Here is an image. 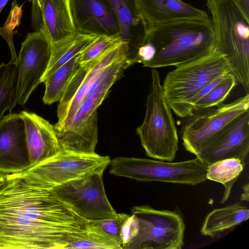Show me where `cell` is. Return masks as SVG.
Returning a JSON list of instances; mask_svg holds the SVG:
<instances>
[{"mask_svg": "<svg viewBox=\"0 0 249 249\" xmlns=\"http://www.w3.org/2000/svg\"><path fill=\"white\" fill-rule=\"evenodd\" d=\"M88 222L20 173L0 190V249H67Z\"/></svg>", "mask_w": 249, "mask_h": 249, "instance_id": "1", "label": "cell"}, {"mask_svg": "<svg viewBox=\"0 0 249 249\" xmlns=\"http://www.w3.org/2000/svg\"><path fill=\"white\" fill-rule=\"evenodd\" d=\"M146 40L153 45L156 54L143 66L152 69L185 65L215 50L209 18L178 20L148 28Z\"/></svg>", "mask_w": 249, "mask_h": 249, "instance_id": "2", "label": "cell"}, {"mask_svg": "<svg viewBox=\"0 0 249 249\" xmlns=\"http://www.w3.org/2000/svg\"><path fill=\"white\" fill-rule=\"evenodd\" d=\"M215 50L227 59L238 84L249 90V13L237 0H206Z\"/></svg>", "mask_w": 249, "mask_h": 249, "instance_id": "3", "label": "cell"}, {"mask_svg": "<svg viewBox=\"0 0 249 249\" xmlns=\"http://www.w3.org/2000/svg\"><path fill=\"white\" fill-rule=\"evenodd\" d=\"M128 58L110 65L95 90L79 107L71 122L56 131L62 149L79 153H95L98 142L97 109L107 98L112 85L131 65Z\"/></svg>", "mask_w": 249, "mask_h": 249, "instance_id": "4", "label": "cell"}, {"mask_svg": "<svg viewBox=\"0 0 249 249\" xmlns=\"http://www.w3.org/2000/svg\"><path fill=\"white\" fill-rule=\"evenodd\" d=\"M151 78L145 117L136 131L147 156L172 161L178 150L177 129L156 69L152 70Z\"/></svg>", "mask_w": 249, "mask_h": 249, "instance_id": "5", "label": "cell"}, {"mask_svg": "<svg viewBox=\"0 0 249 249\" xmlns=\"http://www.w3.org/2000/svg\"><path fill=\"white\" fill-rule=\"evenodd\" d=\"M109 172L140 181H160L196 185L207 180L208 166L198 158L172 162L134 157L111 160Z\"/></svg>", "mask_w": 249, "mask_h": 249, "instance_id": "6", "label": "cell"}, {"mask_svg": "<svg viewBox=\"0 0 249 249\" xmlns=\"http://www.w3.org/2000/svg\"><path fill=\"white\" fill-rule=\"evenodd\" d=\"M231 73L225 56L215 50L209 55L169 72L162 85L171 109L179 116L184 105L214 79Z\"/></svg>", "mask_w": 249, "mask_h": 249, "instance_id": "7", "label": "cell"}, {"mask_svg": "<svg viewBox=\"0 0 249 249\" xmlns=\"http://www.w3.org/2000/svg\"><path fill=\"white\" fill-rule=\"evenodd\" d=\"M111 160L96 153H79L61 149L55 155L20 173L26 182L46 190L86 175L107 168Z\"/></svg>", "mask_w": 249, "mask_h": 249, "instance_id": "8", "label": "cell"}, {"mask_svg": "<svg viewBox=\"0 0 249 249\" xmlns=\"http://www.w3.org/2000/svg\"><path fill=\"white\" fill-rule=\"evenodd\" d=\"M137 218L136 236L125 249H181L184 245L185 224L175 211L156 210L150 206L133 207Z\"/></svg>", "mask_w": 249, "mask_h": 249, "instance_id": "9", "label": "cell"}, {"mask_svg": "<svg viewBox=\"0 0 249 249\" xmlns=\"http://www.w3.org/2000/svg\"><path fill=\"white\" fill-rule=\"evenodd\" d=\"M106 169L99 168L50 190L87 221L114 218L117 213L108 200L103 183Z\"/></svg>", "mask_w": 249, "mask_h": 249, "instance_id": "10", "label": "cell"}, {"mask_svg": "<svg viewBox=\"0 0 249 249\" xmlns=\"http://www.w3.org/2000/svg\"><path fill=\"white\" fill-rule=\"evenodd\" d=\"M249 108V94L246 93L230 103L194 110L191 115L184 117L180 130L185 149L196 156L214 134Z\"/></svg>", "mask_w": 249, "mask_h": 249, "instance_id": "11", "label": "cell"}, {"mask_svg": "<svg viewBox=\"0 0 249 249\" xmlns=\"http://www.w3.org/2000/svg\"><path fill=\"white\" fill-rule=\"evenodd\" d=\"M52 42L41 31L29 33L21 44L17 58L16 99L24 105L41 83L50 60Z\"/></svg>", "mask_w": 249, "mask_h": 249, "instance_id": "12", "label": "cell"}, {"mask_svg": "<svg viewBox=\"0 0 249 249\" xmlns=\"http://www.w3.org/2000/svg\"><path fill=\"white\" fill-rule=\"evenodd\" d=\"M249 152V110L242 113L214 134L196 156L204 164L226 159L245 162Z\"/></svg>", "mask_w": 249, "mask_h": 249, "instance_id": "13", "label": "cell"}, {"mask_svg": "<svg viewBox=\"0 0 249 249\" xmlns=\"http://www.w3.org/2000/svg\"><path fill=\"white\" fill-rule=\"evenodd\" d=\"M31 167L23 120L9 113L0 121V172L20 173Z\"/></svg>", "mask_w": 249, "mask_h": 249, "instance_id": "14", "label": "cell"}, {"mask_svg": "<svg viewBox=\"0 0 249 249\" xmlns=\"http://www.w3.org/2000/svg\"><path fill=\"white\" fill-rule=\"evenodd\" d=\"M70 2L76 33L100 36L120 35L118 19L104 0H70Z\"/></svg>", "mask_w": 249, "mask_h": 249, "instance_id": "15", "label": "cell"}, {"mask_svg": "<svg viewBox=\"0 0 249 249\" xmlns=\"http://www.w3.org/2000/svg\"><path fill=\"white\" fill-rule=\"evenodd\" d=\"M20 114L24 123L31 167L62 149L54 126L49 121L33 112L22 111Z\"/></svg>", "mask_w": 249, "mask_h": 249, "instance_id": "16", "label": "cell"}, {"mask_svg": "<svg viewBox=\"0 0 249 249\" xmlns=\"http://www.w3.org/2000/svg\"><path fill=\"white\" fill-rule=\"evenodd\" d=\"M147 28L185 19L209 18L203 10L181 0H137Z\"/></svg>", "mask_w": 249, "mask_h": 249, "instance_id": "17", "label": "cell"}, {"mask_svg": "<svg viewBox=\"0 0 249 249\" xmlns=\"http://www.w3.org/2000/svg\"><path fill=\"white\" fill-rule=\"evenodd\" d=\"M115 14L120 27V35L128 43L130 57L146 39L147 27L137 0H104Z\"/></svg>", "mask_w": 249, "mask_h": 249, "instance_id": "18", "label": "cell"}, {"mask_svg": "<svg viewBox=\"0 0 249 249\" xmlns=\"http://www.w3.org/2000/svg\"><path fill=\"white\" fill-rule=\"evenodd\" d=\"M41 14L43 32L52 43L75 34L70 0H42Z\"/></svg>", "mask_w": 249, "mask_h": 249, "instance_id": "19", "label": "cell"}, {"mask_svg": "<svg viewBox=\"0 0 249 249\" xmlns=\"http://www.w3.org/2000/svg\"><path fill=\"white\" fill-rule=\"evenodd\" d=\"M249 218V209L235 203L213 210L205 217L201 233L212 238L220 237L223 232L231 229Z\"/></svg>", "mask_w": 249, "mask_h": 249, "instance_id": "20", "label": "cell"}, {"mask_svg": "<svg viewBox=\"0 0 249 249\" xmlns=\"http://www.w3.org/2000/svg\"><path fill=\"white\" fill-rule=\"evenodd\" d=\"M100 36L76 33L71 36L52 43L50 60L41 79V83L58 68L89 47Z\"/></svg>", "mask_w": 249, "mask_h": 249, "instance_id": "21", "label": "cell"}, {"mask_svg": "<svg viewBox=\"0 0 249 249\" xmlns=\"http://www.w3.org/2000/svg\"><path fill=\"white\" fill-rule=\"evenodd\" d=\"M246 162L238 159L229 158L217 161L207 168L206 178L223 184L225 188L221 203L229 198L231 188L242 172Z\"/></svg>", "mask_w": 249, "mask_h": 249, "instance_id": "22", "label": "cell"}, {"mask_svg": "<svg viewBox=\"0 0 249 249\" xmlns=\"http://www.w3.org/2000/svg\"><path fill=\"white\" fill-rule=\"evenodd\" d=\"M77 57L60 67L44 81L45 90L43 101L45 104L51 105L60 100L68 83L79 66Z\"/></svg>", "mask_w": 249, "mask_h": 249, "instance_id": "23", "label": "cell"}, {"mask_svg": "<svg viewBox=\"0 0 249 249\" xmlns=\"http://www.w3.org/2000/svg\"><path fill=\"white\" fill-rule=\"evenodd\" d=\"M122 249L121 244L104 232L92 221L79 232L67 249Z\"/></svg>", "mask_w": 249, "mask_h": 249, "instance_id": "24", "label": "cell"}, {"mask_svg": "<svg viewBox=\"0 0 249 249\" xmlns=\"http://www.w3.org/2000/svg\"><path fill=\"white\" fill-rule=\"evenodd\" d=\"M17 63L10 61L0 65V121L6 110L11 113L17 104Z\"/></svg>", "mask_w": 249, "mask_h": 249, "instance_id": "25", "label": "cell"}, {"mask_svg": "<svg viewBox=\"0 0 249 249\" xmlns=\"http://www.w3.org/2000/svg\"><path fill=\"white\" fill-rule=\"evenodd\" d=\"M237 84L234 76L231 73L228 74L221 82L194 105L193 110L214 107L223 103Z\"/></svg>", "mask_w": 249, "mask_h": 249, "instance_id": "26", "label": "cell"}, {"mask_svg": "<svg viewBox=\"0 0 249 249\" xmlns=\"http://www.w3.org/2000/svg\"><path fill=\"white\" fill-rule=\"evenodd\" d=\"M123 41H124L120 35L100 36L93 43L77 55V62L80 65L99 58Z\"/></svg>", "mask_w": 249, "mask_h": 249, "instance_id": "27", "label": "cell"}, {"mask_svg": "<svg viewBox=\"0 0 249 249\" xmlns=\"http://www.w3.org/2000/svg\"><path fill=\"white\" fill-rule=\"evenodd\" d=\"M129 216V215L126 213H117L114 218L92 221V222L104 232L121 245V229L124 223Z\"/></svg>", "mask_w": 249, "mask_h": 249, "instance_id": "28", "label": "cell"}, {"mask_svg": "<svg viewBox=\"0 0 249 249\" xmlns=\"http://www.w3.org/2000/svg\"><path fill=\"white\" fill-rule=\"evenodd\" d=\"M139 223L137 218L133 214L129 215L124 223L121 232V248L125 249L127 246L136 236Z\"/></svg>", "mask_w": 249, "mask_h": 249, "instance_id": "29", "label": "cell"}, {"mask_svg": "<svg viewBox=\"0 0 249 249\" xmlns=\"http://www.w3.org/2000/svg\"><path fill=\"white\" fill-rule=\"evenodd\" d=\"M32 2V27L34 31H41L42 27L41 5L42 0H29Z\"/></svg>", "mask_w": 249, "mask_h": 249, "instance_id": "30", "label": "cell"}, {"mask_svg": "<svg viewBox=\"0 0 249 249\" xmlns=\"http://www.w3.org/2000/svg\"><path fill=\"white\" fill-rule=\"evenodd\" d=\"M243 192L241 194L240 200L241 201H249V183L245 184L243 187Z\"/></svg>", "mask_w": 249, "mask_h": 249, "instance_id": "31", "label": "cell"}, {"mask_svg": "<svg viewBox=\"0 0 249 249\" xmlns=\"http://www.w3.org/2000/svg\"><path fill=\"white\" fill-rule=\"evenodd\" d=\"M10 174L0 172V190L8 182Z\"/></svg>", "mask_w": 249, "mask_h": 249, "instance_id": "32", "label": "cell"}, {"mask_svg": "<svg viewBox=\"0 0 249 249\" xmlns=\"http://www.w3.org/2000/svg\"><path fill=\"white\" fill-rule=\"evenodd\" d=\"M242 5L244 9L249 13V0H237Z\"/></svg>", "mask_w": 249, "mask_h": 249, "instance_id": "33", "label": "cell"}, {"mask_svg": "<svg viewBox=\"0 0 249 249\" xmlns=\"http://www.w3.org/2000/svg\"><path fill=\"white\" fill-rule=\"evenodd\" d=\"M8 0H0V13L2 8L5 6ZM1 28H0V31Z\"/></svg>", "mask_w": 249, "mask_h": 249, "instance_id": "34", "label": "cell"}]
</instances>
